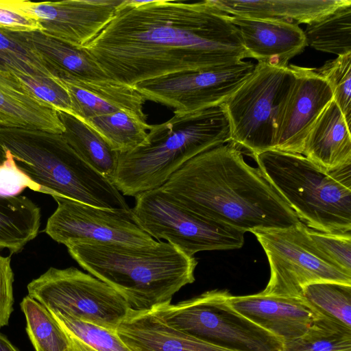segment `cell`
I'll list each match as a JSON object with an SVG mask.
<instances>
[{"instance_id": "29", "label": "cell", "mask_w": 351, "mask_h": 351, "mask_svg": "<svg viewBox=\"0 0 351 351\" xmlns=\"http://www.w3.org/2000/svg\"><path fill=\"white\" fill-rule=\"evenodd\" d=\"M283 351H351V328L321 313L303 335L284 342Z\"/></svg>"}, {"instance_id": "8", "label": "cell", "mask_w": 351, "mask_h": 351, "mask_svg": "<svg viewBox=\"0 0 351 351\" xmlns=\"http://www.w3.org/2000/svg\"><path fill=\"white\" fill-rule=\"evenodd\" d=\"M293 78L289 66L255 64L250 76L220 105L232 143L251 155L272 150L278 108Z\"/></svg>"}, {"instance_id": "16", "label": "cell", "mask_w": 351, "mask_h": 351, "mask_svg": "<svg viewBox=\"0 0 351 351\" xmlns=\"http://www.w3.org/2000/svg\"><path fill=\"white\" fill-rule=\"evenodd\" d=\"M237 312L286 342L303 335L321 315L303 297L228 294Z\"/></svg>"}, {"instance_id": "10", "label": "cell", "mask_w": 351, "mask_h": 351, "mask_svg": "<svg viewBox=\"0 0 351 351\" xmlns=\"http://www.w3.org/2000/svg\"><path fill=\"white\" fill-rule=\"evenodd\" d=\"M28 295L48 309L116 330L130 308L112 287L75 267H50L27 285Z\"/></svg>"}, {"instance_id": "23", "label": "cell", "mask_w": 351, "mask_h": 351, "mask_svg": "<svg viewBox=\"0 0 351 351\" xmlns=\"http://www.w3.org/2000/svg\"><path fill=\"white\" fill-rule=\"evenodd\" d=\"M231 16L280 19L306 25L331 13L350 0H210Z\"/></svg>"}, {"instance_id": "18", "label": "cell", "mask_w": 351, "mask_h": 351, "mask_svg": "<svg viewBox=\"0 0 351 351\" xmlns=\"http://www.w3.org/2000/svg\"><path fill=\"white\" fill-rule=\"evenodd\" d=\"M66 90L73 115L89 118L124 111L146 121L143 111L146 99L134 88L108 80L56 78Z\"/></svg>"}, {"instance_id": "4", "label": "cell", "mask_w": 351, "mask_h": 351, "mask_svg": "<svg viewBox=\"0 0 351 351\" xmlns=\"http://www.w3.org/2000/svg\"><path fill=\"white\" fill-rule=\"evenodd\" d=\"M8 156L35 191L101 208L131 211L112 181L85 161L62 134L0 125V158Z\"/></svg>"}, {"instance_id": "11", "label": "cell", "mask_w": 351, "mask_h": 351, "mask_svg": "<svg viewBox=\"0 0 351 351\" xmlns=\"http://www.w3.org/2000/svg\"><path fill=\"white\" fill-rule=\"evenodd\" d=\"M302 222L253 233L264 250L270 267L264 295L302 297L308 285L335 282L351 285L348 274L327 261L313 245Z\"/></svg>"}, {"instance_id": "36", "label": "cell", "mask_w": 351, "mask_h": 351, "mask_svg": "<svg viewBox=\"0 0 351 351\" xmlns=\"http://www.w3.org/2000/svg\"><path fill=\"white\" fill-rule=\"evenodd\" d=\"M26 188L35 191V186L29 178L18 169L12 158H0V196L19 195Z\"/></svg>"}, {"instance_id": "5", "label": "cell", "mask_w": 351, "mask_h": 351, "mask_svg": "<svg viewBox=\"0 0 351 351\" xmlns=\"http://www.w3.org/2000/svg\"><path fill=\"white\" fill-rule=\"evenodd\" d=\"M230 142L227 117L220 106L178 114L152 125L144 142L119 154L113 184L123 196L160 188L186 161Z\"/></svg>"}, {"instance_id": "15", "label": "cell", "mask_w": 351, "mask_h": 351, "mask_svg": "<svg viewBox=\"0 0 351 351\" xmlns=\"http://www.w3.org/2000/svg\"><path fill=\"white\" fill-rule=\"evenodd\" d=\"M289 66L294 78L278 108L272 150L302 154L307 134L333 96L315 69Z\"/></svg>"}, {"instance_id": "32", "label": "cell", "mask_w": 351, "mask_h": 351, "mask_svg": "<svg viewBox=\"0 0 351 351\" xmlns=\"http://www.w3.org/2000/svg\"><path fill=\"white\" fill-rule=\"evenodd\" d=\"M0 69L54 78L19 32L0 28Z\"/></svg>"}, {"instance_id": "20", "label": "cell", "mask_w": 351, "mask_h": 351, "mask_svg": "<svg viewBox=\"0 0 351 351\" xmlns=\"http://www.w3.org/2000/svg\"><path fill=\"white\" fill-rule=\"evenodd\" d=\"M350 127L332 99L307 134L302 154L326 172L351 165Z\"/></svg>"}, {"instance_id": "21", "label": "cell", "mask_w": 351, "mask_h": 351, "mask_svg": "<svg viewBox=\"0 0 351 351\" xmlns=\"http://www.w3.org/2000/svg\"><path fill=\"white\" fill-rule=\"evenodd\" d=\"M0 125L62 134L57 110L35 97L10 71L0 69Z\"/></svg>"}, {"instance_id": "12", "label": "cell", "mask_w": 351, "mask_h": 351, "mask_svg": "<svg viewBox=\"0 0 351 351\" xmlns=\"http://www.w3.org/2000/svg\"><path fill=\"white\" fill-rule=\"evenodd\" d=\"M251 61L177 73L138 83L134 88L149 101L185 114L220 106L252 73Z\"/></svg>"}, {"instance_id": "27", "label": "cell", "mask_w": 351, "mask_h": 351, "mask_svg": "<svg viewBox=\"0 0 351 351\" xmlns=\"http://www.w3.org/2000/svg\"><path fill=\"white\" fill-rule=\"evenodd\" d=\"M118 154L141 145L152 125L124 111L89 118L84 121Z\"/></svg>"}, {"instance_id": "17", "label": "cell", "mask_w": 351, "mask_h": 351, "mask_svg": "<svg viewBox=\"0 0 351 351\" xmlns=\"http://www.w3.org/2000/svg\"><path fill=\"white\" fill-rule=\"evenodd\" d=\"M248 58L287 67L289 61L307 46L304 30L294 22L228 15Z\"/></svg>"}, {"instance_id": "37", "label": "cell", "mask_w": 351, "mask_h": 351, "mask_svg": "<svg viewBox=\"0 0 351 351\" xmlns=\"http://www.w3.org/2000/svg\"><path fill=\"white\" fill-rule=\"evenodd\" d=\"M10 256H0V328L8 325L13 311L14 275Z\"/></svg>"}, {"instance_id": "30", "label": "cell", "mask_w": 351, "mask_h": 351, "mask_svg": "<svg viewBox=\"0 0 351 351\" xmlns=\"http://www.w3.org/2000/svg\"><path fill=\"white\" fill-rule=\"evenodd\" d=\"M48 310L66 332L71 351H132L116 330L72 318L56 310Z\"/></svg>"}, {"instance_id": "6", "label": "cell", "mask_w": 351, "mask_h": 351, "mask_svg": "<svg viewBox=\"0 0 351 351\" xmlns=\"http://www.w3.org/2000/svg\"><path fill=\"white\" fill-rule=\"evenodd\" d=\"M252 156L307 227L351 233V165L326 172L300 154L268 150Z\"/></svg>"}, {"instance_id": "14", "label": "cell", "mask_w": 351, "mask_h": 351, "mask_svg": "<svg viewBox=\"0 0 351 351\" xmlns=\"http://www.w3.org/2000/svg\"><path fill=\"white\" fill-rule=\"evenodd\" d=\"M123 1L5 0L8 6L36 20L44 34L78 48L90 42L101 32Z\"/></svg>"}, {"instance_id": "7", "label": "cell", "mask_w": 351, "mask_h": 351, "mask_svg": "<svg viewBox=\"0 0 351 351\" xmlns=\"http://www.w3.org/2000/svg\"><path fill=\"white\" fill-rule=\"evenodd\" d=\"M230 293L215 289L154 311L169 326L200 339L240 351H283L284 342L234 311Z\"/></svg>"}, {"instance_id": "34", "label": "cell", "mask_w": 351, "mask_h": 351, "mask_svg": "<svg viewBox=\"0 0 351 351\" xmlns=\"http://www.w3.org/2000/svg\"><path fill=\"white\" fill-rule=\"evenodd\" d=\"M306 232L313 245L327 261L351 274V233H327L308 227Z\"/></svg>"}, {"instance_id": "19", "label": "cell", "mask_w": 351, "mask_h": 351, "mask_svg": "<svg viewBox=\"0 0 351 351\" xmlns=\"http://www.w3.org/2000/svg\"><path fill=\"white\" fill-rule=\"evenodd\" d=\"M116 332L132 351H240L200 339L177 330L152 310H130Z\"/></svg>"}, {"instance_id": "38", "label": "cell", "mask_w": 351, "mask_h": 351, "mask_svg": "<svg viewBox=\"0 0 351 351\" xmlns=\"http://www.w3.org/2000/svg\"><path fill=\"white\" fill-rule=\"evenodd\" d=\"M0 28L12 32L41 30L36 20L8 6L5 0H0Z\"/></svg>"}, {"instance_id": "39", "label": "cell", "mask_w": 351, "mask_h": 351, "mask_svg": "<svg viewBox=\"0 0 351 351\" xmlns=\"http://www.w3.org/2000/svg\"><path fill=\"white\" fill-rule=\"evenodd\" d=\"M0 351H19L6 337L0 333Z\"/></svg>"}, {"instance_id": "26", "label": "cell", "mask_w": 351, "mask_h": 351, "mask_svg": "<svg viewBox=\"0 0 351 351\" xmlns=\"http://www.w3.org/2000/svg\"><path fill=\"white\" fill-rule=\"evenodd\" d=\"M307 45L316 50L342 56L351 53V2L306 25Z\"/></svg>"}, {"instance_id": "1", "label": "cell", "mask_w": 351, "mask_h": 351, "mask_svg": "<svg viewBox=\"0 0 351 351\" xmlns=\"http://www.w3.org/2000/svg\"><path fill=\"white\" fill-rule=\"evenodd\" d=\"M81 48L109 77L132 87L248 58L228 14L210 0H123L101 32Z\"/></svg>"}, {"instance_id": "2", "label": "cell", "mask_w": 351, "mask_h": 351, "mask_svg": "<svg viewBox=\"0 0 351 351\" xmlns=\"http://www.w3.org/2000/svg\"><path fill=\"white\" fill-rule=\"evenodd\" d=\"M160 188L187 210L244 233L302 222L231 142L191 158Z\"/></svg>"}, {"instance_id": "31", "label": "cell", "mask_w": 351, "mask_h": 351, "mask_svg": "<svg viewBox=\"0 0 351 351\" xmlns=\"http://www.w3.org/2000/svg\"><path fill=\"white\" fill-rule=\"evenodd\" d=\"M302 296L319 313L351 328V285L318 282L304 287Z\"/></svg>"}, {"instance_id": "13", "label": "cell", "mask_w": 351, "mask_h": 351, "mask_svg": "<svg viewBox=\"0 0 351 351\" xmlns=\"http://www.w3.org/2000/svg\"><path fill=\"white\" fill-rule=\"evenodd\" d=\"M53 199L58 206L45 232L59 243L86 241L143 248L158 243L136 223L132 210L101 208L62 197Z\"/></svg>"}, {"instance_id": "24", "label": "cell", "mask_w": 351, "mask_h": 351, "mask_svg": "<svg viewBox=\"0 0 351 351\" xmlns=\"http://www.w3.org/2000/svg\"><path fill=\"white\" fill-rule=\"evenodd\" d=\"M57 112L64 129L62 135L67 143L88 165L112 182L119 154L84 121L62 111Z\"/></svg>"}, {"instance_id": "33", "label": "cell", "mask_w": 351, "mask_h": 351, "mask_svg": "<svg viewBox=\"0 0 351 351\" xmlns=\"http://www.w3.org/2000/svg\"><path fill=\"white\" fill-rule=\"evenodd\" d=\"M330 86L335 101L348 124L351 123V53L339 56L315 69Z\"/></svg>"}, {"instance_id": "3", "label": "cell", "mask_w": 351, "mask_h": 351, "mask_svg": "<svg viewBox=\"0 0 351 351\" xmlns=\"http://www.w3.org/2000/svg\"><path fill=\"white\" fill-rule=\"evenodd\" d=\"M66 246L84 269L115 289L132 311L169 304L178 291L195 281L196 258L168 242L143 248L86 241Z\"/></svg>"}, {"instance_id": "28", "label": "cell", "mask_w": 351, "mask_h": 351, "mask_svg": "<svg viewBox=\"0 0 351 351\" xmlns=\"http://www.w3.org/2000/svg\"><path fill=\"white\" fill-rule=\"evenodd\" d=\"M21 307L26 319V331L36 351H71L70 339L50 311L25 296Z\"/></svg>"}, {"instance_id": "35", "label": "cell", "mask_w": 351, "mask_h": 351, "mask_svg": "<svg viewBox=\"0 0 351 351\" xmlns=\"http://www.w3.org/2000/svg\"><path fill=\"white\" fill-rule=\"evenodd\" d=\"M12 73L38 99L57 111H62L73 115L69 95L64 87L57 80L23 73Z\"/></svg>"}, {"instance_id": "25", "label": "cell", "mask_w": 351, "mask_h": 351, "mask_svg": "<svg viewBox=\"0 0 351 351\" xmlns=\"http://www.w3.org/2000/svg\"><path fill=\"white\" fill-rule=\"evenodd\" d=\"M40 211L25 196H0V248L17 253L38 233Z\"/></svg>"}, {"instance_id": "22", "label": "cell", "mask_w": 351, "mask_h": 351, "mask_svg": "<svg viewBox=\"0 0 351 351\" xmlns=\"http://www.w3.org/2000/svg\"><path fill=\"white\" fill-rule=\"evenodd\" d=\"M19 34L53 77L86 80L111 79L82 48L53 38L40 30Z\"/></svg>"}, {"instance_id": "9", "label": "cell", "mask_w": 351, "mask_h": 351, "mask_svg": "<svg viewBox=\"0 0 351 351\" xmlns=\"http://www.w3.org/2000/svg\"><path fill=\"white\" fill-rule=\"evenodd\" d=\"M133 218L152 238L162 239L186 254L241 248L244 232L205 219L178 204L160 188L134 197Z\"/></svg>"}]
</instances>
